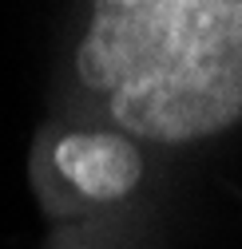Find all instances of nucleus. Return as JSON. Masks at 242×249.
Wrapping results in <instances>:
<instances>
[{
    "label": "nucleus",
    "mask_w": 242,
    "mask_h": 249,
    "mask_svg": "<svg viewBox=\"0 0 242 249\" xmlns=\"http://www.w3.org/2000/svg\"><path fill=\"white\" fill-rule=\"evenodd\" d=\"M76 107L135 142L183 146L242 123V0L92 4L72 52Z\"/></svg>",
    "instance_id": "1"
},
{
    "label": "nucleus",
    "mask_w": 242,
    "mask_h": 249,
    "mask_svg": "<svg viewBox=\"0 0 242 249\" xmlns=\"http://www.w3.org/2000/svg\"><path fill=\"white\" fill-rule=\"evenodd\" d=\"M147 178L143 142L80 115H52L28 150V182L52 222H87L123 206Z\"/></svg>",
    "instance_id": "2"
}]
</instances>
